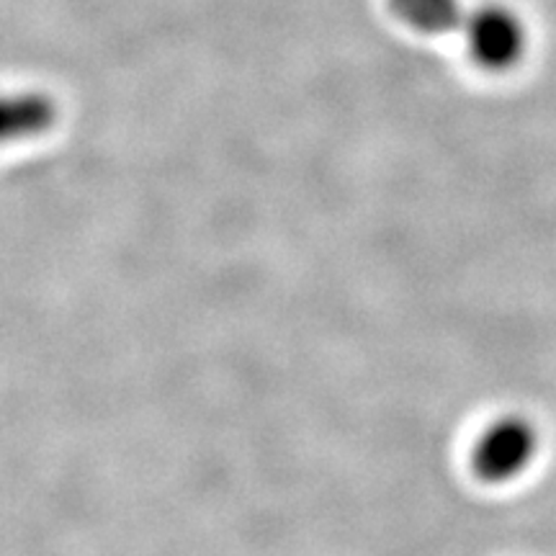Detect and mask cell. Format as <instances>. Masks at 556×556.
<instances>
[{"instance_id": "1", "label": "cell", "mask_w": 556, "mask_h": 556, "mask_svg": "<svg viewBox=\"0 0 556 556\" xmlns=\"http://www.w3.org/2000/svg\"><path fill=\"white\" fill-rule=\"evenodd\" d=\"M471 58L482 67H513L526 50V26L503 5H484L467 16L464 24Z\"/></svg>"}, {"instance_id": "2", "label": "cell", "mask_w": 556, "mask_h": 556, "mask_svg": "<svg viewBox=\"0 0 556 556\" xmlns=\"http://www.w3.org/2000/svg\"><path fill=\"white\" fill-rule=\"evenodd\" d=\"M536 454V433L526 420H503L486 430L477 446V471L484 479H503L518 477Z\"/></svg>"}, {"instance_id": "3", "label": "cell", "mask_w": 556, "mask_h": 556, "mask_svg": "<svg viewBox=\"0 0 556 556\" xmlns=\"http://www.w3.org/2000/svg\"><path fill=\"white\" fill-rule=\"evenodd\" d=\"M392 9L405 24L426 34H448L467 24L458 0H392Z\"/></svg>"}, {"instance_id": "4", "label": "cell", "mask_w": 556, "mask_h": 556, "mask_svg": "<svg viewBox=\"0 0 556 556\" xmlns=\"http://www.w3.org/2000/svg\"><path fill=\"white\" fill-rule=\"evenodd\" d=\"M52 103L45 96L24 93L5 101V131L11 137H26L41 131L52 122Z\"/></svg>"}]
</instances>
